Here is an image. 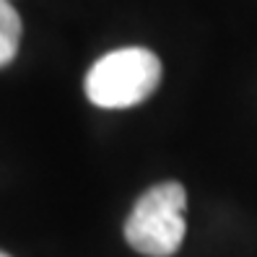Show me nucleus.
I'll use <instances>...</instances> for the list:
<instances>
[{
  "label": "nucleus",
  "mask_w": 257,
  "mask_h": 257,
  "mask_svg": "<svg viewBox=\"0 0 257 257\" xmlns=\"http://www.w3.org/2000/svg\"><path fill=\"white\" fill-rule=\"evenodd\" d=\"M161 81V60L146 47H125L99 57L86 73V96L101 109L146 101Z\"/></svg>",
  "instance_id": "f257e3e1"
},
{
  "label": "nucleus",
  "mask_w": 257,
  "mask_h": 257,
  "mask_svg": "<svg viewBox=\"0 0 257 257\" xmlns=\"http://www.w3.org/2000/svg\"><path fill=\"white\" fill-rule=\"evenodd\" d=\"M187 192L179 182H159L148 187L125 221L127 244L151 257L174 254L185 239Z\"/></svg>",
  "instance_id": "f03ea898"
},
{
  "label": "nucleus",
  "mask_w": 257,
  "mask_h": 257,
  "mask_svg": "<svg viewBox=\"0 0 257 257\" xmlns=\"http://www.w3.org/2000/svg\"><path fill=\"white\" fill-rule=\"evenodd\" d=\"M24 37V24L11 0H0V68L11 65L19 55V44Z\"/></svg>",
  "instance_id": "7ed1b4c3"
},
{
  "label": "nucleus",
  "mask_w": 257,
  "mask_h": 257,
  "mask_svg": "<svg viewBox=\"0 0 257 257\" xmlns=\"http://www.w3.org/2000/svg\"><path fill=\"white\" fill-rule=\"evenodd\" d=\"M0 257H11V254H8V252H3V249H0Z\"/></svg>",
  "instance_id": "20e7f679"
}]
</instances>
